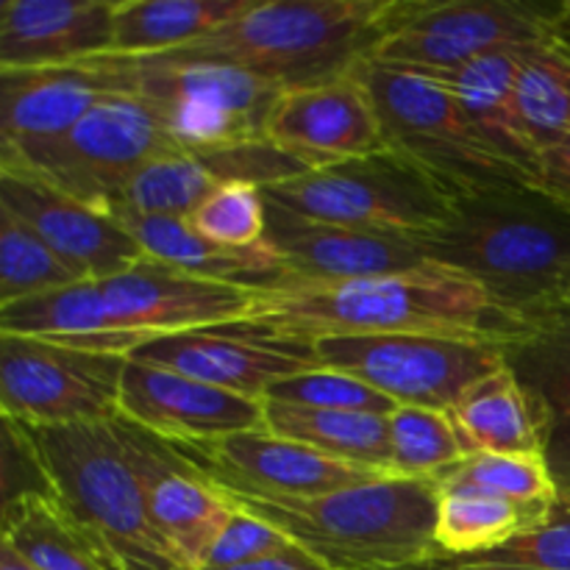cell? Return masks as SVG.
I'll use <instances>...</instances> for the list:
<instances>
[{
	"label": "cell",
	"mask_w": 570,
	"mask_h": 570,
	"mask_svg": "<svg viewBox=\"0 0 570 570\" xmlns=\"http://www.w3.org/2000/svg\"><path fill=\"white\" fill-rule=\"evenodd\" d=\"M265 139L309 170L387 150L376 106L356 70L284 89L267 117Z\"/></svg>",
	"instance_id": "cell-16"
},
{
	"label": "cell",
	"mask_w": 570,
	"mask_h": 570,
	"mask_svg": "<svg viewBox=\"0 0 570 570\" xmlns=\"http://www.w3.org/2000/svg\"><path fill=\"white\" fill-rule=\"evenodd\" d=\"M187 220L212 243L226 248H254L265 243L267 234L265 195L254 184H220Z\"/></svg>",
	"instance_id": "cell-37"
},
{
	"label": "cell",
	"mask_w": 570,
	"mask_h": 570,
	"mask_svg": "<svg viewBox=\"0 0 570 570\" xmlns=\"http://www.w3.org/2000/svg\"><path fill=\"white\" fill-rule=\"evenodd\" d=\"M128 360L256 401H265L284 379L323 367L315 343L278 337L243 321L154 337L131 348Z\"/></svg>",
	"instance_id": "cell-14"
},
{
	"label": "cell",
	"mask_w": 570,
	"mask_h": 570,
	"mask_svg": "<svg viewBox=\"0 0 570 570\" xmlns=\"http://www.w3.org/2000/svg\"><path fill=\"white\" fill-rule=\"evenodd\" d=\"M92 65L109 78L115 92L148 104L181 150L265 139L267 117L284 92L278 83L217 61L100 56Z\"/></svg>",
	"instance_id": "cell-6"
},
{
	"label": "cell",
	"mask_w": 570,
	"mask_h": 570,
	"mask_svg": "<svg viewBox=\"0 0 570 570\" xmlns=\"http://www.w3.org/2000/svg\"><path fill=\"white\" fill-rule=\"evenodd\" d=\"M3 543L39 570H104L56 499H22L3 510Z\"/></svg>",
	"instance_id": "cell-32"
},
{
	"label": "cell",
	"mask_w": 570,
	"mask_h": 570,
	"mask_svg": "<svg viewBox=\"0 0 570 570\" xmlns=\"http://www.w3.org/2000/svg\"><path fill=\"white\" fill-rule=\"evenodd\" d=\"M232 499L328 570H406L443 560L434 538L440 490L429 479L387 476L315 499Z\"/></svg>",
	"instance_id": "cell-5"
},
{
	"label": "cell",
	"mask_w": 570,
	"mask_h": 570,
	"mask_svg": "<svg viewBox=\"0 0 570 570\" xmlns=\"http://www.w3.org/2000/svg\"><path fill=\"white\" fill-rule=\"evenodd\" d=\"M0 209L37 232L83 282L120 276L145 259V250L120 220L26 173L0 170Z\"/></svg>",
	"instance_id": "cell-19"
},
{
	"label": "cell",
	"mask_w": 570,
	"mask_h": 570,
	"mask_svg": "<svg viewBox=\"0 0 570 570\" xmlns=\"http://www.w3.org/2000/svg\"><path fill=\"white\" fill-rule=\"evenodd\" d=\"M523 48L493 50V53L479 56V59L456 67V70L434 72L429 78H438L454 92V98L460 100V106L484 137V142L534 187L540 176V154L523 131L515 100V81Z\"/></svg>",
	"instance_id": "cell-24"
},
{
	"label": "cell",
	"mask_w": 570,
	"mask_h": 570,
	"mask_svg": "<svg viewBox=\"0 0 570 570\" xmlns=\"http://www.w3.org/2000/svg\"><path fill=\"white\" fill-rule=\"evenodd\" d=\"M532 527V518L510 501L471 493H445L440 495L434 538H438L440 557L456 560V557L499 549L501 543Z\"/></svg>",
	"instance_id": "cell-33"
},
{
	"label": "cell",
	"mask_w": 570,
	"mask_h": 570,
	"mask_svg": "<svg viewBox=\"0 0 570 570\" xmlns=\"http://www.w3.org/2000/svg\"><path fill=\"white\" fill-rule=\"evenodd\" d=\"M440 495L471 493L510 501L532 523H543L560 501V488L540 454H471L432 479Z\"/></svg>",
	"instance_id": "cell-30"
},
{
	"label": "cell",
	"mask_w": 570,
	"mask_h": 570,
	"mask_svg": "<svg viewBox=\"0 0 570 570\" xmlns=\"http://www.w3.org/2000/svg\"><path fill=\"white\" fill-rule=\"evenodd\" d=\"M401 0H254L209 37L161 53L176 61H217L282 89L345 76L373 53Z\"/></svg>",
	"instance_id": "cell-4"
},
{
	"label": "cell",
	"mask_w": 570,
	"mask_h": 570,
	"mask_svg": "<svg viewBox=\"0 0 570 570\" xmlns=\"http://www.w3.org/2000/svg\"><path fill=\"white\" fill-rule=\"evenodd\" d=\"M0 570H39L33 562H28L20 551L11 549L9 543L0 546Z\"/></svg>",
	"instance_id": "cell-43"
},
{
	"label": "cell",
	"mask_w": 570,
	"mask_h": 570,
	"mask_svg": "<svg viewBox=\"0 0 570 570\" xmlns=\"http://www.w3.org/2000/svg\"><path fill=\"white\" fill-rule=\"evenodd\" d=\"M440 562L451 570H570V507L557 501L543 523L523 529L499 549Z\"/></svg>",
	"instance_id": "cell-36"
},
{
	"label": "cell",
	"mask_w": 570,
	"mask_h": 570,
	"mask_svg": "<svg viewBox=\"0 0 570 570\" xmlns=\"http://www.w3.org/2000/svg\"><path fill=\"white\" fill-rule=\"evenodd\" d=\"M106 334L72 348L128 356L131 348L165 334L243 321L256 289L206 282L145 256L131 271L98 282Z\"/></svg>",
	"instance_id": "cell-13"
},
{
	"label": "cell",
	"mask_w": 570,
	"mask_h": 570,
	"mask_svg": "<svg viewBox=\"0 0 570 570\" xmlns=\"http://www.w3.org/2000/svg\"><path fill=\"white\" fill-rule=\"evenodd\" d=\"M262 195L309 220L404 237L432 232L456 204L443 184L390 148L306 170L304 176L262 189Z\"/></svg>",
	"instance_id": "cell-8"
},
{
	"label": "cell",
	"mask_w": 570,
	"mask_h": 570,
	"mask_svg": "<svg viewBox=\"0 0 570 570\" xmlns=\"http://www.w3.org/2000/svg\"><path fill=\"white\" fill-rule=\"evenodd\" d=\"M534 187L570 212V134L557 148L540 156V176Z\"/></svg>",
	"instance_id": "cell-41"
},
{
	"label": "cell",
	"mask_w": 570,
	"mask_h": 570,
	"mask_svg": "<svg viewBox=\"0 0 570 570\" xmlns=\"http://www.w3.org/2000/svg\"><path fill=\"white\" fill-rule=\"evenodd\" d=\"M295 549H301V546H295L282 529H276L273 523L262 521V518L250 515V512L237 507L232 523H228L226 532L220 534L217 546L212 549V557L204 570H220L248 566V562L259 560H273V557L293 554Z\"/></svg>",
	"instance_id": "cell-39"
},
{
	"label": "cell",
	"mask_w": 570,
	"mask_h": 570,
	"mask_svg": "<svg viewBox=\"0 0 570 570\" xmlns=\"http://www.w3.org/2000/svg\"><path fill=\"white\" fill-rule=\"evenodd\" d=\"M111 92L115 87L92 61L50 70H0V161L59 142Z\"/></svg>",
	"instance_id": "cell-22"
},
{
	"label": "cell",
	"mask_w": 570,
	"mask_h": 570,
	"mask_svg": "<svg viewBox=\"0 0 570 570\" xmlns=\"http://www.w3.org/2000/svg\"><path fill=\"white\" fill-rule=\"evenodd\" d=\"M501 351L532 412L540 454L560 493L570 490V306L518 323Z\"/></svg>",
	"instance_id": "cell-21"
},
{
	"label": "cell",
	"mask_w": 570,
	"mask_h": 570,
	"mask_svg": "<svg viewBox=\"0 0 570 570\" xmlns=\"http://www.w3.org/2000/svg\"><path fill=\"white\" fill-rule=\"evenodd\" d=\"M265 429L284 440L351 462L390 473V415L367 412L312 410V406L282 404L265 399Z\"/></svg>",
	"instance_id": "cell-27"
},
{
	"label": "cell",
	"mask_w": 570,
	"mask_h": 570,
	"mask_svg": "<svg viewBox=\"0 0 570 570\" xmlns=\"http://www.w3.org/2000/svg\"><path fill=\"white\" fill-rule=\"evenodd\" d=\"M267 401H282V404L312 406V410H343V412H367V415H393L399 410L395 401L382 395L379 390L367 387L356 376L332 367H317V371L298 373L276 387H271Z\"/></svg>",
	"instance_id": "cell-38"
},
{
	"label": "cell",
	"mask_w": 570,
	"mask_h": 570,
	"mask_svg": "<svg viewBox=\"0 0 570 570\" xmlns=\"http://www.w3.org/2000/svg\"><path fill=\"white\" fill-rule=\"evenodd\" d=\"M131 426L148 490L150 523L184 568L204 570L237 504L220 484L204 476L176 443L156 438L134 421Z\"/></svg>",
	"instance_id": "cell-17"
},
{
	"label": "cell",
	"mask_w": 570,
	"mask_h": 570,
	"mask_svg": "<svg viewBox=\"0 0 570 570\" xmlns=\"http://www.w3.org/2000/svg\"><path fill=\"white\" fill-rule=\"evenodd\" d=\"M406 570H451V568H445L443 562L434 560V562H426V566H415V568H406Z\"/></svg>",
	"instance_id": "cell-45"
},
{
	"label": "cell",
	"mask_w": 570,
	"mask_h": 570,
	"mask_svg": "<svg viewBox=\"0 0 570 570\" xmlns=\"http://www.w3.org/2000/svg\"><path fill=\"white\" fill-rule=\"evenodd\" d=\"M560 306H570V271L566 273V282L560 289Z\"/></svg>",
	"instance_id": "cell-44"
},
{
	"label": "cell",
	"mask_w": 570,
	"mask_h": 570,
	"mask_svg": "<svg viewBox=\"0 0 570 570\" xmlns=\"http://www.w3.org/2000/svg\"><path fill=\"white\" fill-rule=\"evenodd\" d=\"M22 429L53 484L56 504L104 570H189L150 523L148 490L128 417L117 412L109 421Z\"/></svg>",
	"instance_id": "cell-3"
},
{
	"label": "cell",
	"mask_w": 570,
	"mask_h": 570,
	"mask_svg": "<svg viewBox=\"0 0 570 570\" xmlns=\"http://www.w3.org/2000/svg\"><path fill=\"white\" fill-rule=\"evenodd\" d=\"M220 184H228L217 148L176 150L145 165L111 217H189Z\"/></svg>",
	"instance_id": "cell-31"
},
{
	"label": "cell",
	"mask_w": 570,
	"mask_h": 570,
	"mask_svg": "<svg viewBox=\"0 0 570 570\" xmlns=\"http://www.w3.org/2000/svg\"><path fill=\"white\" fill-rule=\"evenodd\" d=\"M176 150L181 148L167 137L148 104L134 95L111 92L59 142L20 159L0 161V170L26 173L56 193L111 217L131 178L145 165Z\"/></svg>",
	"instance_id": "cell-9"
},
{
	"label": "cell",
	"mask_w": 570,
	"mask_h": 570,
	"mask_svg": "<svg viewBox=\"0 0 570 570\" xmlns=\"http://www.w3.org/2000/svg\"><path fill=\"white\" fill-rule=\"evenodd\" d=\"M117 220L134 234L148 259L176 267L187 276L250 289L273 287L284 278L282 262L267 239L254 248H226L195 232L187 217L120 215Z\"/></svg>",
	"instance_id": "cell-25"
},
{
	"label": "cell",
	"mask_w": 570,
	"mask_h": 570,
	"mask_svg": "<svg viewBox=\"0 0 570 570\" xmlns=\"http://www.w3.org/2000/svg\"><path fill=\"white\" fill-rule=\"evenodd\" d=\"M254 0H117L109 56L145 59L187 48L243 14Z\"/></svg>",
	"instance_id": "cell-26"
},
{
	"label": "cell",
	"mask_w": 570,
	"mask_h": 570,
	"mask_svg": "<svg viewBox=\"0 0 570 570\" xmlns=\"http://www.w3.org/2000/svg\"><path fill=\"white\" fill-rule=\"evenodd\" d=\"M220 570H328L323 562H317L315 557L306 554L304 549H295L293 554L273 557V560H259L248 562V566H234V568H220Z\"/></svg>",
	"instance_id": "cell-42"
},
{
	"label": "cell",
	"mask_w": 570,
	"mask_h": 570,
	"mask_svg": "<svg viewBox=\"0 0 570 570\" xmlns=\"http://www.w3.org/2000/svg\"><path fill=\"white\" fill-rule=\"evenodd\" d=\"M115 0H3L0 70H50L111 53Z\"/></svg>",
	"instance_id": "cell-23"
},
{
	"label": "cell",
	"mask_w": 570,
	"mask_h": 570,
	"mask_svg": "<svg viewBox=\"0 0 570 570\" xmlns=\"http://www.w3.org/2000/svg\"><path fill=\"white\" fill-rule=\"evenodd\" d=\"M128 356L39 337H0V404L22 426L53 429L109 421L120 412Z\"/></svg>",
	"instance_id": "cell-12"
},
{
	"label": "cell",
	"mask_w": 570,
	"mask_h": 570,
	"mask_svg": "<svg viewBox=\"0 0 570 570\" xmlns=\"http://www.w3.org/2000/svg\"><path fill=\"white\" fill-rule=\"evenodd\" d=\"M449 415L468 454H540L532 412L507 365L468 390Z\"/></svg>",
	"instance_id": "cell-29"
},
{
	"label": "cell",
	"mask_w": 570,
	"mask_h": 570,
	"mask_svg": "<svg viewBox=\"0 0 570 570\" xmlns=\"http://www.w3.org/2000/svg\"><path fill=\"white\" fill-rule=\"evenodd\" d=\"M243 323L306 343L379 334H454L501 343L518 326L476 282L434 262L399 276L273 284L256 289Z\"/></svg>",
	"instance_id": "cell-1"
},
{
	"label": "cell",
	"mask_w": 570,
	"mask_h": 570,
	"mask_svg": "<svg viewBox=\"0 0 570 570\" xmlns=\"http://www.w3.org/2000/svg\"><path fill=\"white\" fill-rule=\"evenodd\" d=\"M265 204V239L284 267L282 282H351V278L399 276L429 265L415 239L404 234L334 226V223L293 215L271 200Z\"/></svg>",
	"instance_id": "cell-18"
},
{
	"label": "cell",
	"mask_w": 570,
	"mask_h": 570,
	"mask_svg": "<svg viewBox=\"0 0 570 570\" xmlns=\"http://www.w3.org/2000/svg\"><path fill=\"white\" fill-rule=\"evenodd\" d=\"M393 154L443 184L456 200L507 187H532L488 142L445 83L365 59L354 67Z\"/></svg>",
	"instance_id": "cell-7"
},
{
	"label": "cell",
	"mask_w": 570,
	"mask_h": 570,
	"mask_svg": "<svg viewBox=\"0 0 570 570\" xmlns=\"http://www.w3.org/2000/svg\"><path fill=\"white\" fill-rule=\"evenodd\" d=\"M22 499H56V493L26 429L3 415V510Z\"/></svg>",
	"instance_id": "cell-40"
},
{
	"label": "cell",
	"mask_w": 570,
	"mask_h": 570,
	"mask_svg": "<svg viewBox=\"0 0 570 570\" xmlns=\"http://www.w3.org/2000/svg\"><path fill=\"white\" fill-rule=\"evenodd\" d=\"M560 501H566V504L570 507V490H562V493H560Z\"/></svg>",
	"instance_id": "cell-46"
},
{
	"label": "cell",
	"mask_w": 570,
	"mask_h": 570,
	"mask_svg": "<svg viewBox=\"0 0 570 570\" xmlns=\"http://www.w3.org/2000/svg\"><path fill=\"white\" fill-rule=\"evenodd\" d=\"M412 239L429 262L476 282L510 321H532L560 306L570 271V212L538 187L468 195L440 226Z\"/></svg>",
	"instance_id": "cell-2"
},
{
	"label": "cell",
	"mask_w": 570,
	"mask_h": 570,
	"mask_svg": "<svg viewBox=\"0 0 570 570\" xmlns=\"http://www.w3.org/2000/svg\"><path fill=\"white\" fill-rule=\"evenodd\" d=\"M560 14L562 6L507 0H401L393 26L367 59L421 76L451 72L493 50L543 42L557 31Z\"/></svg>",
	"instance_id": "cell-11"
},
{
	"label": "cell",
	"mask_w": 570,
	"mask_h": 570,
	"mask_svg": "<svg viewBox=\"0 0 570 570\" xmlns=\"http://www.w3.org/2000/svg\"><path fill=\"white\" fill-rule=\"evenodd\" d=\"M323 367L356 376L399 406L449 412L504 367L501 343L454 334H379L315 340Z\"/></svg>",
	"instance_id": "cell-10"
},
{
	"label": "cell",
	"mask_w": 570,
	"mask_h": 570,
	"mask_svg": "<svg viewBox=\"0 0 570 570\" xmlns=\"http://www.w3.org/2000/svg\"><path fill=\"white\" fill-rule=\"evenodd\" d=\"M518 115L540 156L570 134V3L560 26L543 42L523 48L515 81Z\"/></svg>",
	"instance_id": "cell-28"
},
{
	"label": "cell",
	"mask_w": 570,
	"mask_h": 570,
	"mask_svg": "<svg viewBox=\"0 0 570 570\" xmlns=\"http://www.w3.org/2000/svg\"><path fill=\"white\" fill-rule=\"evenodd\" d=\"M176 449L226 493L250 499H315L387 479V473L334 460L267 429L206 443H176Z\"/></svg>",
	"instance_id": "cell-15"
},
{
	"label": "cell",
	"mask_w": 570,
	"mask_h": 570,
	"mask_svg": "<svg viewBox=\"0 0 570 570\" xmlns=\"http://www.w3.org/2000/svg\"><path fill=\"white\" fill-rule=\"evenodd\" d=\"M120 415L170 443H206L265 429V401L128 360L120 382Z\"/></svg>",
	"instance_id": "cell-20"
},
{
	"label": "cell",
	"mask_w": 570,
	"mask_h": 570,
	"mask_svg": "<svg viewBox=\"0 0 570 570\" xmlns=\"http://www.w3.org/2000/svg\"><path fill=\"white\" fill-rule=\"evenodd\" d=\"M83 282L37 232L0 209V306Z\"/></svg>",
	"instance_id": "cell-35"
},
{
	"label": "cell",
	"mask_w": 570,
	"mask_h": 570,
	"mask_svg": "<svg viewBox=\"0 0 570 570\" xmlns=\"http://www.w3.org/2000/svg\"><path fill=\"white\" fill-rule=\"evenodd\" d=\"M468 454L449 412L399 406L390 415V473L399 479H429L462 462Z\"/></svg>",
	"instance_id": "cell-34"
}]
</instances>
